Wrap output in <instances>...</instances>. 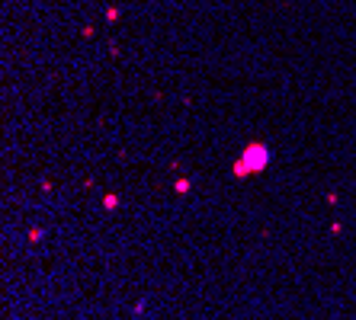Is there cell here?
I'll return each instance as SVG.
<instances>
[{
    "mask_svg": "<svg viewBox=\"0 0 356 320\" xmlns=\"http://www.w3.org/2000/svg\"><path fill=\"white\" fill-rule=\"evenodd\" d=\"M177 192H189V179H177V186H173Z\"/></svg>",
    "mask_w": 356,
    "mask_h": 320,
    "instance_id": "obj_2",
    "label": "cell"
},
{
    "mask_svg": "<svg viewBox=\"0 0 356 320\" xmlns=\"http://www.w3.org/2000/svg\"><path fill=\"white\" fill-rule=\"evenodd\" d=\"M270 167V151L266 144H247L244 147V157L234 163V176H250V173H260V170Z\"/></svg>",
    "mask_w": 356,
    "mask_h": 320,
    "instance_id": "obj_1",
    "label": "cell"
}]
</instances>
